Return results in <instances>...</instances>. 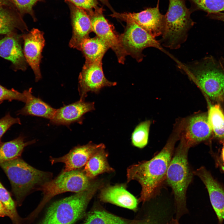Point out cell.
<instances>
[{
	"mask_svg": "<svg viewBox=\"0 0 224 224\" xmlns=\"http://www.w3.org/2000/svg\"><path fill=\"white\" fill-rule=\"evenodd\" d=\"M178 138L170 139L162 150L150 160L139 162L128 168V182L136 180L141 186L139 202L144 203L154 198L165 180Z\"/></svg>",
	"mask_w": 224,
	"mask_h": 224,
	"instance_id": "obj_1",
	"label": "cell"
},
{
	"mask_svg": "<svg viewBox=\"0 0 224 224\" xmlns=\"http://www.w3.org/2000/svg\"><path fill=\"white\" fill-rule=\"evenodd\" d=\"M178 67L212 100L224 101V70L212 58L180 63Z\"/></svg>",
	"mask_w": 224,
	"mask_h": 224,
	"instance_id": "obj_2",
	"label": "cell"
},
{
	"mask_svg": "<svg viewBox=\"0 0 224 224\" xmlns=\"http://www.w3.org/2000/svg\"><path fill=\"white\" fill-rule=\"evenodd\" d=\"M189 149L180 141L173 154L165 179L174 194L178 220L187 212L186 193L193 178V172L188 160Z\"/></svg>",
	"mask_w": 224,
	"mask_h": 224,
	"instance_id": "obj_3",
	"label": "cell"
},
{
	"mask_svg": "<svg viewBox=\"0 0 224 224\" xmlns=\"http://www.w3.org/2000/svg\"><path fill=\"white\" fill-rule=\"evenodd\" d=\"M11 184L12 192L19 205L34 188L50 180L52 174L31 166L19 157L0 163Z\"/></svg>",
	"mask_w": 224,
	"mask_h": 224,
	"instance_id": "obj_4",
	"label": "cell"
},
{
	"mask_svg": "<svg viewBox=\"0 0 224 224\" xmlns=\"http://www.w3.org/2000/svg\"><path fill=\"white\" fill-rule=\"evenodd\" d=\"M185 0H169L168 9L165 15V26L160 44L171 49L179 48L188 38L189 30L194 22L190 15L193 12L188 8Z\"/></svg>",
	"mask_w": 224,
	"mask_h": 224,
	"instance_id": "obj_5",
	"label": "cell"
},
{
	"mask_svg": "<svg viewBox=\"0 0 224 224\" xmlns=\"http://www.w3.org/2000/svg\"><path fill=\"white\" fill-rule=\"evenodd\" d=\"M100 185L96 182L87 189L54 202L39 224H73L82 217Z\"/></svg>",
	"mask_w": 224,
	"mask_h": 224,
	"instance_id": "obj_6",
	"label": "cell"
},
{
	"mask_svg": "<svg viewBox=\"0 0 224 224\" xmlns=\"http://www.w3.org/2000/svg\"><path fill=\"white\" fill-rule=\"evenodd\" d=\"M83 172L76 170L63 172L57 177L41 184L37 188L42 192L43 197L36 209L30 215L34 218L44 205L56 195L67 192L77 193L89 188L92 184Z\"/></svg>",
	"mask_w": 224,
	"mask_h": 224,
	"instance_id": "obj_7",
	"label": "cell"
},
{
	"mask_svg": "<svg viewBox=\"0 0 224 224\" xmlns=\"http://www.w3.org/2000/svg\"><path fill=\"white\" fill-rule=\"evenodd\" d=\"M124 32L120 35L121 43L127 55L131 56L138 62L143 59V50L153 47L161 49L159 41L133 22H127Z\"/></svg>",
	"mask_w": 224,
	"mask_h": 224,
	"instance_id": "obj_8",
	"label": "cell"
},
{
	"mask_svg": "<svg viewBox=\"0 0 224 224\" xmlns=\"http://www.w3.org/2000/svg\"><path fill=\"white\" fill-rule=\"evenodd\" d=\"M110 16L126 22H134L154 38L162 35L165 27V15L160 12L159 0L156 7L148 8L139 12H115Z\"/></svg>",
	"mask_w": 224,
	"mask_h": 224,
	"instance_id": "obj_9",
	"label": "cell"
},
{
	"mask_svg": "<svg viewBox=\"0 0 224 224\" xmlns=\"http://www.w3.org/2000/svg\"><path fill=\"white\" fill-rule=\"evenodd\" d=\"M102 65V61L85 63L78 77L80 100L85 101L89 91L98 94L104 87L116 85L117 82H110L105 77Z\"/></svg>",
	"mask_w": 224,
	"mask_h": 224,
	"instance_id": "obj_10",
	"label": "cell"
},
{
	"mask_svg": "<svg viewBox=\"0 0 224 224\" xmlns=\"http://www.w3.org/2000/svg\"><path fill=\"white\" fill-rule=\"evenodd\" d=\"M92 31L105 42L115 53L119 63L124 64L127 55L114 27L105 17L102 11L89 13Z\"/></svg>",
	"mask_w": 224,
	"mask_h": 224,
	"instance_id": "obj_11",
	"label": "cell"
},
{
	"mask_svg": "<svg viewBox=\"0 0 224 224\" xmlns=\"http://www.w3.org/2000/svg\"><path fill=\"white\" fill-rule=\"evenodd\" d=\"M181 128L180 141L189 148L208 139L212 133L204 113L190 117Z\"/></svg>",
	"mask_w": 224,
	"mask_h": 224,
	"instance_id": "obj_12",
	"label": "cell"
},
{
	"mask_svg": "<svg viewBox=\"0 0 224 224\" xmlns=\"http://www.w3.org/2000/svg\"><path fill=\"white\" fill-rule=\"evenodd\" d=\"M23 40V53L27 63L30 66L35 75V81L41 78L40 64L42 52L45 44L44 33L33 28L29 32L21 35Z\"/></svg>",
	"mask_w": 224,
	"mask_h": 224,
	"instance_id": "obj_13",
	"label": "cell"
},
{
	"mask_svg": "<svg viewBox=\"0 0 224 224\" xmlns=\"http://www.w3.org/2000/svg\"><path fill=\"white\" fill-rule=\"evenodd\" d=\"M105 148L103 143L96 144L90 142L87 144L74 147L63 156L50 157V161L52 164L59 162L64 163L65 166L63 172L76 170L85 166L93 155Z\"/></svg>",
	"mask_w": 224,
	"mask_h": 224,
	"instance_id": "obj_14",
	"label": "cell"
},
{
	"mask_svg": "<svg viewBox=\"0 0 224 224\" xmlns=\"http://www.w3.org/2000/svg\"><path fill=\"white\" fill-rule=\"evenodd\" d=\"M201 180L208 190L210 202L215 213L218 224L224 221V188L203 166L193 171Z\"/></svg>",
	"mask_w": 224,
	"mask_h": 224,
	"instance_id": "obj_15",
	"label": "cell"
},
{
	"mask_svg": "<svg viewBox=\"0 0 224 224\" xmlns=\"http://www.w3.org/2000/svg\"><path fill=\"white\" fill-rule=\"evenodd\" d=\"M21 35L13 32L0 40V57L10 61L15 71H24L27 67L21 47Z\"/></svg>",
	"mask_w": 224,
	"mask_h": 224,
	"instance_id": "obj_16",
	"label": "cell"
},
{
	"mask_svg": "<svg viewBox=\"0 0 224 224\" xmlns=\"http://www.w3.org/2000/svg\"><path fill=\"white\" fill-rule=\"evenodd\" d=\"M94 102H86L79 100L56 110L50 123L56 125H69L77 122L81 124L86 113L95 110Z\"/></svg>",
	"mask_w": 224,
	"mask_h": 224,
	"instance_id": "obj_17",
	"label": "cell"
},
{
	"mask_svg": "<svg viewBox=\"0 0 224 224\" xmlns=\"http://www.w3.org/2000/svg\"><path fill=\"white\" fill-rule=\"evenodd\" d=\"M71 5L72 33L69 46L79 50L82 43L92 31L91 21L84 10Z\"/></svg>",
	"mask_w": 224,
	"mask_h": 224,
	"instance_id": "obj_18",
	"label": "cell"
},
{
	"mask_svg": "<svg viewBox=\"0 0 224 224\" xmlns=\"http://www.w3.org/2000/svg\"><path fill=\"white\" fill-rule=\"evenodd\" d=\"M100 200L133 210L137 209L138 201L122 185L108 186L103 188L100 195Z\"/></svg>",
	"mask_w": 224,
	"mask_h": 224,
	"instance_id": "obj_19",
	"label": "cell"
},
{
	"mask_svg": "<svg viewBox=\"0 0 224 224\" xmlns=\"http://www.w3.org/2000/svg\"><path fill=\"white\" fill-rule=\"evenodd\" d=\"M28 31L22 16L14 7L7 6L0 7V35H7L17 32Z\"/></svg>",
	"mask_w": 224,
	"mask_h": 224,
	"instance_id": "obj_20",
	"label": "cell"
},
{
	"mask_svg": "<svg viewBox=\"0 0 224 224\" xmlns=\"http://www.w3.org/2000/svg\"><path fill=\"white\" fill-rule=\"evenodd\" d=\"M32 88L23 92L27 100L25 106L18 111V114L32 115L51 120L54 116L56 110L39 98L32 94Z\"/></svg>",
	"mask_w": 224,
	"mask_h": 224,
	"instance_id": "obj_21",
	"label": "cell"
},
{
	"mask_svg": "<svg viewBox=\"0 0 224 224\" xmlns=\"http://www.w3.org/2000/svg\"><path fill=\"white\" fill-rule=\"evenodd\" d=\"M110 48L105 42L96 36L84 40L80 45L79 50L85 57V63H91L102 61L105 53Z\"/></svg>",
	"mask_w": 224,
	"mask_h": 224,
	"instance_id": "obj_22",
	"label": "cell"
},
{
	"mask_svg": "<svg viewBox=\"0 0 224 224\" xmlns=\"http://www.w3.org/2000/svg\"><path fill=\"white\" fill-rule=\"evenodd\" d=\"M108 155L104 149L91 156L85 166L83 170L87 177L93 178L101 173L114 171L107 161Z\"/></svg>",
	"mask_w": 224,
	"mask_h": 224,
	"instance_id": "obj_23",
	"label": "cell"
},
{
	"mask_svg": "<svg viewBox=\"0 0 224 224\" xmlns=\"http://www.w3.org/2000/svg\"><path fill=\"white\" fill-rule=\"evenodd\" d=\"M25 137L20 135L10 141L0 145V163L19 157L24 147L35 142L34 140L25 142Z\"/></svg>",
	"mask_w": 224,
	"mask_h": 224,
	"instance_id": "obj_24",
	"label": "cell"
},
{
	"mask_svg": "<svg viewBox=\"0 0 224 224\" xmlns=\"http://www.w3.org/2000/svg\"><path fill=\"white\" fill-rule=\"evenodd\" d=\"M209 124L215 137L224 139V113L219 104L211 105L207 114Z\"/></svg>",
	"mask_w": 224,
	"mask_h": 224,
	"instance_id": "obj_25",
	"label": "cell"
},
{
	"mask_svg": "<svg viewBox=\"0 0 224 224\" xmlns=\"http://www.w3.org/2000/svg\"><path fill=\"white\" fill-rule=\"evenodd\" d=\"M138 222L135 224H137ZM134 223H132L124 219L105 211L95 210L89 213L83 224H134Z\"/></svg>",
	"mask_w": 224,
	"mask_h": 224,
	"instance_id": "obj_26",
	"label": "cell"
},
{
	"mask_svg": "<svg viewBox=\"0 0 224 224\" xmlns=\"http://www.w3.org/2000/svg\"><path fill=\"white\" fill-rule=\"evenodd\" d=\"M0 201L6 209L7 216L11 219L13 224H21L22 219L17 213L16 204L9 193L0 182Z\"/></svg>",
	"mask_w": 224,
	"mask_h": 224,
	"instance_id": "obj_27",
	"label": "cell"
},
{
	"mask_svg": "<svg viewBox=\"0 0 224 224\" xmlns=\"http://www.w3.org/2000/svg\"><path fill=\"white\" fill-rule=\"evenodd\" d=\"M192 12L202 10L207 14L224 11V0H188Z\"/></svg>",
	"mask_w": 224,
	"mask_h": 224,
	"instance_id": "obj_28",
	"label": "cell"
},
{
	"mask_svg": "<svg viewBox=\"0 0 224 224\" xmlns=\"http://www.w3.org/2000/svg\"><path fill=\"white\" fill-rule=\"evenodd\" d=\"M151 122L147 120L138 124L132 134V142L133 145L139 148L145 147L148 143Z\"/></svg>",
	"mask_w": 224,
	"mask_h": 224,
	"instance_id": "obj_29",
	"label": "cell"
},
{
	"mask_svg": "<svg viewBox=\"0 0 224 224\" xmlns=\"http://www.w3.org/2000/svg\"><path fill=\"white\" fill-rule=\"evenodd\" d=\"M13 100L26 103L27 98L23 92H20L13 88L7 89L0 84V104L5 100L11 101Z\"/></svg>",
	"mask_w": 224,
	"mask_h": 224,
	"instance_id": "obj_30",
	"label": "cell"
},
{
	"mask_svg": "<svg viewBox=\"0 0 224 224\" xmlns=\"http://www.w3.org/2000/svg\"><path fill=\"white\" fill-rule=\"evenodd\" d=\"M21 15L30 14L34 20L36 21L33 7L40 0H10Z\"/></svg>",
	"mask_w": 224,
	"mask_h": 224,
	"instance_id": "obj_31",
	"label": "cell"
},
{
	"mask_svg": "<svg viewBox=\"0 0 224 224\" xmlns=\"http://www.w3.org/2000/svg\"><path fill=\"white\" fill-rule=\"evenodd\" d=\"M77 7L88 11L89 13L102 10L98 6L97 0H66Z\"/></svg>",
	"mask_w": 224,
	"mask_h": 224,
	"instance_id": "obj_32",
	"label": "cell"
},
{
	"mask_svg": "<svg viewBox=\"0 0 224 224\" xmlns=\"http://www.w3.org/2000/svg\"><path fill=\"white\" fill-rule=\"evenodd\" d=\"M15 124H21L20 119L12 117L9 113L0 119V145L2 143L1 139L3 135L12 125Z\"/></svg>",
	"mask_w": 224,
	"mask_h": 224,
	"instance_id": "obj_33",
	"label": "cell"
},
{
	"mask_svg": "<svg viewBox=\"0 0 224 224\" xmlns=\"http://www.w3.org/2000/svg\"><path fill=\"white\" fill-rule=\"evenodd\" d=\"M207 16L212 19L224 22V12H222L208 14Z\"/></svg>",
	"mask_w": 224,
	"mask_h": 224,
	"instance_id": "obj_34",
	"label": "cell"
},
{
	"mask_svg": "<svg viewBox=\"0 0 224 224\" xmlns=\"http://www.w3.org/2000/svg\"><path fill=\"white\" fill-rule=\"evenodd\" d=\"M4 6H9L15 8L10 0H0V7Z\"/></svg>",
	"mask_w": 224,
	"mask_h": 224,
	"instance_id": "obj_35",
	"label": "cell"
},
{
	"mask_svg": "<svg viewBox=\"0 0 224 224\" xmlns=\"http://www.w3.org/2000/svg\"><path fill=\"white\" fill-rule=\"evenodd\" d=\"M7 216L6 209L3 204L0 201V217Z\"/></svg>",
	"mask_w": 224,
	"mask_h": 224,
	"instance_id": "obj_36",
	"label": "cell"
},
{
	"mask_svg": "<svg viewBox=\"0 0 224 224\" xmlns=\"http://www.w3.org/2000/svg\"><path fill=\"white\" fill-rule=\"evenodd\" d=\"M138 224H157L156 222L153 219H148L140 221Z\"/></svg>",
	"mask_w": 224,
	"mask_h": 224,
	"instance_id": "obj_37",
	"label": "cell"
},
{
	"mask_svg": "<svg viewBox=\"0 0 224 224\" xmlns=\"http://www.w3.org/2000/svg\"><path fill=\"white\" fill-rule=\"evenodd\" d=\"M101 2L113 12L114 11V10L110 4L108 0H98Z\"/></svg>",
	"mask_w": 224,
	"mask_h": 224,
	"instance_id": "obj_38",
	"label": "cell"
},
{
	"mask_svg": "<svg viewBox=\"0 0 224 224\" xmlns=\"http://www.w3.org/2000/svg\"><path fill=\"white\" fill-rule=\"evenodd\" d=\"M221 142L223 144V147L222 151V157L223 161L224 162V139L221 140Z\"/></svg>",
	"mask_w": 224,
	"mask_h": 224,
	"instance_id": "obj_39",
	"label": "cell"
},
{
	"mask_svg": "<svg viewBox=\"0 0 224 224\" xmlns=\"http://www.w3.org/2000/svg\"><path fill=\"white\" fill-rule=\"evenodd\" d=\"M167 224H179L178 220L176 219H172Z\"/></svg>",
	"mask_w": 224,
	"mask_h": 224,
	"instance_id": "obj_40",
	"label": "cell"
}]
</instances>
